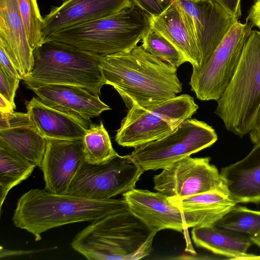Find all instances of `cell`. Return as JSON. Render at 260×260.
<instances>
[{"instance_id":"obj_2","label":"cell","mask_w":260,"mask_h":260,"mask_svg":"<svg viewBox=\"0 0 260 260\" xmlns=\"http://www.w3.org/2000/svg\"><path fill=\"white\" fill-rule=\"evenodd\" d=\"M129 208L123 199L90 200L68 194L32 189L17 201L12 217L15 226L31 234L36 241L51 229L82 221L92 222Z\"/></svg>"},{"instance_id":"obj_25","label":"cell","mask_w":260,"mask_h":260,"mask_svg":"<svg viewBox=\"0 0 260 260\" xmlns=\"http://www.w3.org/2000/svg\"><path fill=\"white\" fill-rule=\"evenodd\" d=\"M83 144L85 161L88 164H102L118 154L102 121L99 124H89Z\"/></svg>"},{"instance_id":"obj_29","label":"cell","mask_w":260,"mask_h":260,"mask_svg":"<svg viewBox=\"0 0 260 260\" xmlns=\"http://www.w3.org/2000/svg\"><path fill=\"white\" fill-rule=\"evenodd\" d=\"M20 80L10 75L0 66V94L14 106V98Z\"/></svg>"},{"instance_id":"obj_8","label":"cell","mask_w":260,"mask_h":260,"mask_svg":"<svg viewBox=\"0 0 260 260\" xmlns=\"http://www.w3.org/2000/svg\"><path fill=\"white\" fill-rule=\"evenodd\" d=\"M217 140V134L212 126L189 118L165 137L135 147L129 156L144 171L164 169L211 146Z\"/></svg>"},{"instance_id":"obj_35","label":"cell","mask_w":260,"mask_h":260,"mask_svg":"<svg viewBox=\"0 0 260 260\" xmlns=\"http://www.w3.org/2000/svg\"><path fill=\"white\" fill-rule=\"evenodd\" d=\"M16 106H13L3 96L0 94V113H6L14 111Z\"/></svg>"},{"instance_id":"obj_10","label":"cell","mask_w":260,"mask_h":260,"mask_svg":"<svg viewBox=\"0 0 260 260\" xmlns=\"http://www.w3.org/2000/svg\"><path fill=\"white\" fill-rule=\"evenodd\" d=\"M129 156H116L100 164L85 161L67 194L90 200H107L133 188L144 173Z\"/></svg>"},{"instance_id":"obj_3","label":"cell","mask_w":260,"mask_h":260,"mask_svg":"<svg viewBox=\"0 0 260 260\" xmlns=\"http://www.w3.org/2000/svg\"><path fill=\"white\" fill-rule=\"evenodd\" d=\"M156 234L128 208L91 222L71 246L89 260H137L150 254Z\"/></svg>"},{"instance_id":"obj_9","label":"cell","mask_w":260,"mask_h":260,"mask_svg":"<svg viewBox=\"0 0 260 260\" xmlns=\"http://www.w3.org/2000/svg\"><path fill=\"white\" fill-rule=\"evenodd\" d=\"M252 25L238 21L231 27L209 59L192 70L189 85L201 101H217L229 84L239 63Z\"/></svg>"},{"instance_id":"obj_21","label":"cell","mask_w":260,"mask_h":260,"mask_svg":"<svg viewBox=\"0 0 260 260\" xmlns=\"http://www.w3.org/2000/svg\"><path fill=\"white\" fill-rule=\"evenodd\" d=\"M25 104L31 122L44 137L61 140L84 138L88 126L75 117L35 96Z\"/></svg>"},{"instance_id":"obj_36","label":"cell","mask_w":260,"mask_h":260,"mask_svg":"<svg viewBox=\"0 0 260 260\" xmlns=\"http://www.w3.org/2000/svg\"><path fill=\"white\" fill-rule=\"evenodd\" d=\"M250 238L252 243L260 247V234Z\"/></svg>"},{"instance_id":"obj_15","label":"cell","mask_w":260,"mask_h":260,"mask_svg":"<svg viewBox=\"0 0 260 260\" xmlns=\"http://www.w3.org/2000/svg\"><path fill=\"white\" fill-rule=\"evenodd\" d=\"M134 5L132 0H67L52 7L44 18L45 39L62 29L109 17Z\"/></svg>"},{"instance_id":"obj_38","label":"cell","mask_w":260,"mask_h":260,"mask_svg":"<svg viewBox=\"0 0 260 260\" xmlns=\"http://www.w3.org/2000/svg\"><path fill=\"white\" fill-rule=\"evenodd\" d=\"M60 1H62L63 2H65V1H67V0H60Z\"/></svg>"},{"instance_id":"obj_33","label":"cell","mask_w":260,"mask_h":260,"mask_svg":"<svg viewBox=\"0 0 260 260\" xmlns=\"http://www.w3.org/2000/svg\"><path fill=\"white\" fill-rule=\"evenodd\" d=\"M246 21L252 26H257L260 29V0H256L250 8Z\"/></svg>"},{"instance_id":"obj_17","label":"cell","mask_w":260,"mask_h":260,"mask_svg":"<svg viewBox=\"0 0 260 260\" xmlns=\"http://www.w3.org/2000/svg\"><path fill=\"white\" fill-rule=\"evenodd\" d=\"M0 45L23 80L32 69L34 56L17 0H0Z\"/></svg>"},{"instance_id":"obj_37","label":"cell","mask_w":260,"mask_h":260,"mask_svg":"<svg viewBox=\"0 0 260 260\" xmlns=\"http://www.w3.org/2000/svg\"><path fill=\"white\" fill-rule=\"evenodd\" d=\"M190 1L192 2H194V3H197V2L205 1H207V0H190Z\"/></svg>"},{"instance_id":"obj_14","label":"cell","mask_w":260,"mask_h":260,"mask_svg":"<svg viewBox=\"0 0 260 260\" xmlns=\"http://www.w3.org/2000/svg\"><path fill=\"white\" fill-rule=\"evenodd\" d=\"M45 104L65 112L89 127L90 119L111 110L99 95L71 85L25 83Z\"/></svg>"},{"instance_id":"obj_12","label":"cell","mask_w":260,"mask_h":260,"mask_svg":"<svg viewBox=\"0 0 260 260\" xmlns=\"http://www.w3.org/2000/svg\"><path fill=\"white\" fill-rule=\"evenodd\" d=\"M174 2L199 50L200 66L193 69H200L238 20L214 0L197 3L175 0Z\"/></svg>"},{"instance_id":"obj_20","label":"cell","mask_w":260,"mask_h":260,"mask_svg":"<svg viewBox=\"0 0 260 260\" xmlns=\"http://www.w3.org/2000/svg\"><path fill=\"white\" fill-rule=\"evenodd\" d=\"M183 214L187 228L214 226L237 203L229 196L213 190L183 198H170Z\"/></svg>"},{"instance_id":"obj_31","label":"cell","mask_w":260,"mask_h":260,"mask_svg":"<svg viewBox=\"0 0 260 260\" xmlns=\"http://www.w3.org/2000/svg\"><path fill=\"white\" fill-rule=\"evenodd\" d=\"M0 66L13 77L21 80L18 71L10 59L4 47L0 45Z\"/></svg>"},{"instance_id":"obj_26","label":"cell","mask_w":260,"mask_h":260,"mask_svg":"<svg viewBox=\"0 0 260 260\" xmlns=\"http://www.w3.org/2000/svg\"><path fill=\"white\" fill-rule=\"evenodd\" d=\"M216 227L253 237L260 234V211L235 205L217 223Z\"/></svg>"},{"instance_id":"obj_32","label":"cell","mask_w":260,"mask_h":260,"mask_svg":"<svg viewBox=\"0 0 260 260\" xmlns=\"http://www.w3.org/2000/svg\"><path fill=\"white\" fill-rule=\"evenodd\" d=\"M237 20L242 16L241 0H214Z\"/></svg>"},{"instance_id":"obj_27","label":"cell","mask_w":260,"mask_h":260,"mask_svg":"<svg viewBox=\"0 0 260 260\" xmlns=\"http://www.w3.org/2000/svg\"><path fill=\"white\" fill-rule=\"evenodd\" d=\"M142 43L141 46L146 52L177 69L188 62L176 46L150 27L142 38Z\"/></svg>"},{"instance_id":"obj_7","label":"cell","mask_w":260,"mask_h":260,"mask_svg":"<svg viewBox=\"0 0 260 260\" xmlns=\"http://www.w3.org/2000/svg\"><path fill=\"white\" fill-rule=\"evenodd\" d=\"M199 108L194 99L184 94L146 107L133 106L121 120L115 141L135 148L161 139L174 132Z\"/></svg>"},{"instance_id":"obj_24","label":"cell","mask_w":260,"mask_h":260,"mask_svg":"<svg viewBox=\"0 0 260 260\" xmlns=\"http://www.w3.org/2000/svg\"><path fill=\"white\" fill-rule=\"evenodd\" d=\"M36 167L0 140L1 210L9 191L28 178Z\"/></svg>"},{"instance_id":"obj_5","label":"cell","mask_w":260,"mask_h":260,"mask_svg":"<svg viewBox=\"0 0 260 260\" xmlns=\"http://www.w3.org/2000/svg\"><path fill=\"white\" fill-rule=\"evenodd\" d=\"M34 64L25 83L56 84L83 87L99 95L106 84L101 56L75 46L45 39L34 50Z\"/></svg>"},{"instance_id":"obj_23","label":"cell","mask_w":260,"mask_h":260,"mask_svg":"<svg viewBox=\"0 0 260 260\" xmlns=\"http://www.w3.org/2000/svg\"><path fill=\"white\" fill-rule=\"evenodd\" d=\"M150 27L158 31L186 56L193 68L200 66L199 50L175 2L159 15L149 17Z\"/></svg>"},{"instance_id":"obj_30","label":"cell","mask_w":260,"mask_h":260,"mask_svg":"<svg viewBox=\"0 0 260 260\" xmlns=\"http://www.w3.org/2000/svg\"><path fill=\"white\" fill-rule=\"evenodd\" d=\"M134 4L148 17L157 16L165 11L175 0H132Z\"/></svg>"},{"instance_id":"obj_4","label":"cell","mask_w":260,"mask_h":260,"mask_svg":"<svg viewBox=\"0 0 260 260\" xmlns=\"http://www.w3.org/2000/svg\"><path fill=\"white\" fill-rule=\"evenodd\" d=\"M149 28V17L134 5L109 17L62 29L45 39L104 57L131 51Z\"/></svg>"},{"instance_id":"obj_16","label":"cell","mask_w":260,"mask_h":260,"mask_svg":"<svg viewBox=\"0 0 260 260\" xmlns=\"http://www.w3.org/2000/svg\"><path fill=\"white\" fill-rule=\"evenodd\" d=\"M130 211L153 232L186 230L183 214L169 197L157 191L133 188L122 193Z\"/></svg>"},{"instance_id":"obj_34","label":"cell","mask_w":260,"mask_h":260,"mask_svg":"<svg viewBox=\"0 0 260 260\" xmlns=\"http://www.w3.org/2000/svg\"><path fill=\"white\" fill-rule=\"evenodd\" d=\"M249 133L252 143L254 145H260V106L253 125Z\"/></svg>"},{"instance_id":"obj_28","label":"cell","mask_w":260,"mask_h":260,"mask_svg":"<svg viewBox=\"0 0 260 260\" xmlns=\"http://www.w3.org/2000/svg\"><path fill=\"white\" fill-rule=\"evenodd\" d=\"M29 43L33 50L44 41L42 29L44 18L41 15L37 0H17Z\"/></svg>"},{"instance_id":"obj_1","label":"cell","mask_w":260,"mask_h":260,"mask_svg":"<svg viewBox=\"0 0 260 260\" xmlns=\"http://www.w3.org/2000/svg\"><path fill=\"white\" fill-rule=\"evenodd\" d=\"M106 84L112 86L128 110L146 107L177 96L182 90L177 69L137 46L127 52L101 57Z\"/></svg>"},{"instance_id":"obj_18","label":"cell","mask_w":260,"mask_h":260,"mask_svg":"<svg viewBox=\"0 0 260 260\" xmlns=\"http://www.w3.org/2000/svg\"><path fill=\"white\" fill-rule=\"evenodd\" d=\"M1 113L0 140L40 168L47 140L31 122L27 113Z\"/></svg>"},{"instance_id":"obj_11","label":"cell","mask_w":260,"mask_h":260,"mask_svg":"<svg viewBox=\"0 0 260 260\" xmlns=\"http://www.w3.org/2000/svg\"><path fill=\"white\" fill-rule=\"evenodd\" d=\"M210 160L209 157L190 156L174 162L154 176V189L170 198H183L213 190L229 196L223 179Z\"/></svg>"},{"instance_id":"obj_6","label":"cell","mask_w":260,"mask_h":260,"mask_svg":"<svg viewBox=\"0 0 260 260\" xmlns=\"http://www.w3.org/2000/svg\"><path fill=\"white\" fill-rule=\"evenodd\" d=\"M217 101L215 113L228 131L241 138L249 133L260 106V30L251 31L237 69Z\"/></svg>"},{"instance_id":"obj_22","label":"cell","mask_w":260,"mask_h":260,"mask_svg":"<svg viewBox=\"0 0 260 260\" xmlns=\"http://www.w3.org/2000/svg\"><path fill=\"white\" fill-rule=\"evenodd\" d=\"M195 245L230 259H250L247 250L252 243L249 236L214 226L194 227Z\"/></svg>"},{"instance_id":"obj_13","label":"cell","mask_w":260,"mask_h":260,"mask_svg":"<svg viewBox=\"0 0 260 260\" xmlns=\"http://www.w3.org/2000/svg\"><path fill=\"white\" fill-rule=\"evenodd\" d=\"M47 140L40 167L45 189L55 194H67L73 179L85 161L83 139Z\"/></svg>"},{"instance_id":"obj_19","label":"cell","mask_w":260,"mask_h":260,"mask_svg":"<svg viewBox=\"0 0 260 260\" xmlns=\"http://www.w3.org/2000/svg\"><path fill=\"white\" fill-rule=\"evenodd\" d=\"M220 174L237 204H260V145L243 159L222 168Z\"/></svg>"}]
</instances>
